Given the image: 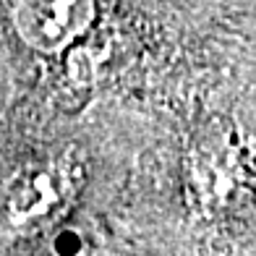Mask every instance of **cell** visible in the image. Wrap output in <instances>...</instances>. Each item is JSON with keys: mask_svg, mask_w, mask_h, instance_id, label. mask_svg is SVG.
I'll return each mask as SVG.
<instances>
[{"mask_svg": "<svg viewBox=\"0 0 256 256\" xmlns=\"http://www.w3.org/2000/svg\"><path fill=\"white\" fill-rule=\"evenodd\" d=\"M94 0H21L16 6V29L29 48L58 52L92 24Z\"/></svg>", "mask_w": 256, "mask_h": 256, "instance_id": "cell-1", "label": "cell"}]
</instances>
